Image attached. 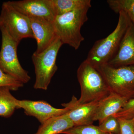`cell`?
<instances>
[{
	"mask_svg": "<svg viewBox=\"0 0 134 134\" xmlns=\"http://www.w3.org/2000/svg\"><path fill=\"white\" fill-rule=\"evenodd\" d=\"M119 14V21L115 30L105 38L96 41L85 60L96 68L107 64L114 57L129 26L131 21L129 17L122 11Z\"/></svg>",
	"mask_w": 134,
	"mask_h": 134,
	"instance_id": "1",
	"label": "cell"
},
{
	"mask_svg": "<svg viewBox=\"0 0 134 134\" xmlns=\"http://www.w3.org/2000/svg\"><path fill=\"white\" fill-rule=\"evenodd\" d=\"M77 75L81 89L78 103L84 104L99 101L111 93L99 71L86 60L79 66Z\"/></svg>",
	"mask_w": 134,
	"mask_h": 134,
	"instance_id": "2",
	"label": "cell"
},
{
	"mask_svg": "<svg viewBox=\"0 0 134 134\" xmlns=\"http://www.w3.org/2000/svg\"><path fill=\"white\" fill-rule=\"evenodd\" d=\"M89 7L75 10L55 16L54 21L55 34L63 44L77 50L84 38L81 29L88 19Z\"/></svg>",
	"mask_w": 134,
	"mask_h": 134,
	"instance_id": "3",
	"label": "cell"
},
{
	"mask_svg": "<svg viewBox=\"0 0 134 134\" xmlns=\"http://www.w3.org/2000/svg\"><path fill=\"white\" fill-rule=\"evenodd\" d=\"M63 44L57 37L42 52L33 53L31 59L36 75L34 89L43 90L48 89L52 78L58 70L56 59L59 50Z\"/></svg>",
	"mask_w": 134,
	"mask_h": 134,
	"instance_id": "4",
	"label": "cell"
},
{
	"mask_svg": "<svg viewBox=\"0 0 134 134\" xmlns=\"http://www.w3.org/2000/svg\"><path fill=\"white\" fill-rule=\"evenodd\" d=\"M97 68L103 76L110 92L128 100L134 97V65L114 67L106 64Z\"/></svg>",
	"mask_w": 134,
	"mask_h": 134,
	"instance_id": "5",
	"label": "cell"
},
{
	"mask_svg": "<svg viewBox=\"0 0 134 134\" xmlns=\"http://www.w3.org/2000/svg\"><path fill=\"white\" fill-rule=\"evenodd\" d=\"M1 29H4L19 44L23 39L34 38L30 18L17 11L8 1L3 2L2 6Z\"/></svg>",
	"mask_w": 134,
	"mask_h": 134,
	"instance_id": "6",
	"label": "cell"
},
{
	"mask_svg": "<svg viewBox=\"0 0 134 134\" xmlns=\"http://www.w3.org/2000/svg\"><path fill=\"white\" fill-rule=\"evenodd\" d=\"M2 44L0 51V68L6 74L13 76L23 83L29 82L31 77L22 67L18 57L19 44L15 41L4 29H0Z\"/></svg>",
	"mask_w": 134,
	"mask_h": 134,
	"instance_id": "7",
	"label": "cell"
},
{
	"mask_svg": "<svg viewBox=\"0 0 134 134\" xmlns=\"http://www.w3.org/2000/svg\"><path fill=\"white\" fill-rule=\"evenodd\" d=\"M99 101L81 104L73 96L69 102L63 103L62 105L68 108L69 110L66 114L73 122L74 126H77L93 124Z\"/></svg>",
	"mask_w": 134,
	"mask_h": 134,
	"instance_id": "8",
	"label": "cell"
},
{
	"mask_svg": "<svg viewBox=\"0 0 134 134\" xmlns=\"http://www.w3.org/2000/svg\"><path fill=\"white\" fill-rule=\"evenodd\" d=\"M19 109L22 108L26 115L36 118L43 124L52 117L59 116L66 113L68 108H57L44 100H18Z\"/></svg>",
	"mask_w": 134,
	"mask_h": 134,
	"instance_id": "9",
	"label": "cell"
},
{
	"mask_svg": "<svg viewBox=\"0 0 134 134\" xmlns=\"http://www.w3.org/2000/svg\"><path fill=\"white\" fill-rule=\"evenodd\" d=\"M10 5L19 13L30 18H39L53 22L55 16L48 0L9 1Z\"/></svg>",
	"mask_w": 134,
	"mask_h": 134,
	"instance_id": "10",
	"label": "cell"
},
{
	"mask_svg": "<svg viewBox=\"0 0 134 134\" xmlns=\"http://www.w3.org/2000/svg\"><path fill=\"white\" fill-rule=\"evenodd\" d=\"M32 30L37 41V53L42 52L57 38L54 21L39 18H30Z\"/></svg>",
	"mask_w": 134,
	"mask_h": 134,
	"instance_id": "11",
	"label": "cell"
},
{
	"mask_svg": "<svg viewBox=\"0 0 134 134\" xmlns=\"http://www.w3.org/2000/svg\"><path fill=\"white\" fill-rule=\"evenodd\" d=\"M107 64L114 67L134 65V23L132 21L116 54Z\"/></svg>",
	"mask_w": 134,
	"mask_h": 134,
	"instance_id": "12",
	"label": "cell"
},
{
	"mask_svg": "<svg viewBox=\"0 0 134 134\" xmlns=\"http://www.w3.org/2000/svg\"><path fill=\"white\" fill-rule=\"evenodd\" d=\"M127 99L112 92L99 101L94 117V121L100 123L107 117L114 115L125 104Z\"/></svg>",
	"mask_w": 134,
	"mask_h": 134,
	"instance_id": "13",
	"label": "cell"
},
{
	"mask_svg": "<svg viewBox=\"0 0 134 134\" xmlns=\"http://www.w3.org/2000/svg\"><path fill=\"white\" fill-rule=\"evenodd\" d=\"M74 126L66 114L52 117L41 124L34 134H59Z\"/></svg>",
	"mask_w": 134,
	"mask_h": 134,
	"instance_id": "14",
	"label": "cell"
},
{
	"mask_svg": "<svg viewBox=\"0 0 134 134\" xmlns=\"http://www.w3.org/2000/svg\"><path fill=\"white\" fill-rule=\"evenodd\" d=\"M55 16L75 10L91 7L90 0H48Z\"/></svg>",
	"mask_w": 134,
	"mask_h": 134,
	"instance_id": "15",
	"label": "cell"
},
{
	"mask_svg": "<svg viewBox=\"0 0 134 134\" xmlns=\"http://www.w3.org/2000/svg\"><path fill=\"white\" fill-rule=\"evenodd\" d=\"M10 90L0 87V116L10 117L16 109H19L18 99L10 93Z\"/></svg>",
	"mask_w": 134,
	"mask_h": 134,
	"instance_id": "16",
	"label": "cell"
},
{
	"mask_svg": "<svg viewBox=\"0 0 134 134\" xmlns=\"http://www.w3.org/2000/svg\"><path fill=\"white\" fill-rule=\"evenodd\" d=\"M109 7L115 13L122 11L134 23V0H108Z\"/></svg>",
	"mask_w": 134,
	"mask_h": 134,
	"instance_id": "17",
	"label": "cell"
},
{
	"mask_svg": "<svg viewBox=\"0 0 134 134\" xmlns=\"http://www.w3.org/2000/svg\"><path fill=\"white\" fill-rule=\"evenodd\" d=\"M98 127L100 130L105 133L120 134L119 120L114 115H111L105 118L99 123Z\"/></svg>",
	"mask_w": 134,
	"mask_h": 134,
	"instance_id": "18",
	"label": "cell"
},
{
	"mask_svg": "<svg viewBox=\"0 0 134 134\" xmlns=\"http://www.w3.org/2000/svg\"><path fill=\"white\" fill-rule=\"evenodd\" d=\"M24 84L13 76L6 74L0 68V87H5L10 90L17 91Z\"/></svg>",
	"mask_w": 134,
	"mask_h": 134,
	"instance_id": "19",
	"label": "cell"
},
{
	"mask_svg": "<svg viewBox=\"0 0 134 134\" xmlns=\"http://www.w3.org/2000/svg\"><path fill=\"white\" fill-rule=\"evenodd\" d=\"M64 134H105L100 130L98 126L93 125L74 126L63 132Z\"/></svg>",
	"mask_w": 134,
	"mask_h": 134,
	"instance_id": "20",
	"label": "cell"
},
{
	"mask_svg": "<svg viewBox=\"0 0 134 134\" xmlns=\"http://www.w3.org/2000/svg\"><path fill=\"white\" fill-rule=\"evenodd\" d=\"M114 115L118 119L134 121V97L128 100L123 107Z\"/></svg>",
	"mask_w": 134,
	"mask_h": 134,
	"instance_id": "21",
	"label": "cell"
},
{
	"mask_svg": "<svg viewBox=\"0 0 134 134\" xmlns=\"http://www.w3.org/2000/svg\"><path fill=\"white\" fill-rule=\"evenodd\" d=\"M118 119L120 125V134H134V121L123 119Z\"/></svg>",
	"mask_w": 134,
	"mask_h": 134,
	"instance_id": "22",
	"label": "cell"
},
{
	"mask_svg": "<svg viewBox=\"0 0 134 134\" xmlns=\"http://www.w3.org/2000/svg\"><path fill=\"white\" fill-rule=\"evenodd\" d=\"M105 134H120L114 133H105Z\"/></svg>",
	"mask_w": 134,
	"mask_h": 134,
	"instance_id": "23",
	"label": "cell"
}]
</instances>
